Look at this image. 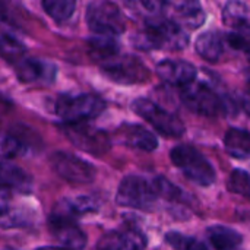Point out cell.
Returning a JSON list of instances; mask_svg holds the SVG:
<instances>
[{"mask_svg": "<svg viewBox=\"0 0 250 250\" xmlns=\"http://www.w3.org/2000/svg\"><path fill=\"white\" fill-rule=\"evenodd\" d=\"M35 250H69V249H64V248H50V246H45V248H38V249Z\"/></svg>", "mask_w": 250, "mask_h": 250, "instance_id": "cell-34", "label": "cell"}, {"mask_svg": "<svg viewBox=\"0 0 250 250\" xmlns=\"http://www.w3.org/2000/svg\"><path fill=\"white\" fill-rule=\"evenodd\" d=\"M141 3L146 10L152 13H160L166 10L168 6V0H141Z\"/></svg>", "mask_w": 250, "mask_h": 250, "instance_id": "cell-31", "label": "cell"}, {"mask_svg": "<svg viewBox=\"0 0 250 250\" xmlns=\"http://www.w3.org/2000/svg\"><path fill=\"white\" fill-rule=\"evenodd\" d=\"M103 73L116 83L133 85L144 83L149 79V70L146 64L130 54H116L100 63Z\"/></svg>", "mask_w": 250, "mask_h": 250, "instance_id": "cell-7", "label": "cell"}, {"mask_svg": "<svg viewBox=\"0 0 250 250\" xmlns=\"http://www.w3.org/2000/svg\"><path fill=\"white\" fill-rule=\"evenodd\" d=\"M155 70L166 83L180 88L193 82L198 75L196 67L186 60H163L157 64Z\"/></svg>", "mask_w": 250, "mask_h": 250, "instance_id": "cell-15", "label": "cell"}, {"mask_svg": "<svg viewBox=\"0 0 250 250\" xmlns=\"http://www.w3.org/2000/svg\"><path fill=\"white\" fill-rule=\"evenodd\" d=\"M157 199L152 183L141 176H126L116 193L117 205L142 211L151 209Z\"/></svg>", "mask_w": 250, "mask_h": 250, "instance_id": "cell-8", "label": "cell"}, {"mask_svg": "<svg viewBox=\"0 0 250 250\" xmlns=\"http://www.w3.org/2000/svg\"><path fill=\"white\" fill-rule=\"evenodd\" d=\"M180 98L190 111L205 117L227 116L234 110L233 101H227L204 82L193 81L182 86Z\"/></svg>", "mask_w": 250, "mask_h": 250, "instance_id": "cell-2", "label": "cell"}, {"mask_svg": "<svg viewBox=\"0 0 250 250\" xmlns=\"http://www.w3.org/2000/svg\"><path fill=\"white\" fill-rule=\"evenodd\" d=\"M223 22L236 32H249V7L240 0H230L223 9Z\"/></svg>", "mask_w": 250, "mask_h": 250, "instance_id": "cell-21", "label": "cell"}, {"mask_svg": "<svg viewBox=\"0 0 250 250\" xmlns=\"http://www.w3.org/2000/svg\"><path fill=\"white\" fill-rule=\"evenodd\" d=\"M88 48L91 56L100 63L120 53L119 41L111 35H94L88 41Z\"/></svg>", "mask_w": 250, "mask_h": 250, "instance_id": "cell-23", "label": "cell"}, {"mask_svg": "<svg viewBox=\"0 0 250 250\" xmlns=\"http://www.w3.org/2000/svg\"><path fill=\"white\" fill-rule=\"evenodd\" d=\"M25 45L10 35H1L0 37V54L3 59H6L10 64H15L22 57H25Z\"/></svg>", "mask_w": 250, "mask_h": 250, "instance_id": "cell-27", "label": "cell"}, {"mask_svg": "<svg viewBox=\"0 0 250 250\" xmlns=\"http://www.w3.org/2000/svg\"><path fill=\"white\" fill-rule=\"evenodd\" d=\"M31 183V177L21 167L0 161V189L28 193Z\"/></svg>", "mask_w": 250, "mask_h": 250, "instance_id": "cell-18", "label": "cell"}, {"mask_svg": "<svg viewBox=\"0 0 250 250\" xmlns=\"http://www.w3.org/2000/svg\"><path fill=\"white\" fill-rule=\"evenodd\" d=\"M227 189L231 192V193H236V195H240L243 198H249L250 193V177L249 173L246 170H240V168H236L231 171V174L229 176V180H227Z\"/></svg>", "mask_w": 250, "mask_h": 250, "instance_id": "cell-29", "label": "cell"}, {"mask_svg": "<svg viewBox=\"0 0 250 250\" xmlns=\"http://www.w3.org/2000/svg\"><path fill=\"white\" fill-rule=\"evenodd\" d=\"M207 237L215 250H240L243 246V236L226 226L208 227Z\"/></svg>", "mask_w": 250, "mask_h": 250, "instance_id": "cell-19", "label": "cell"}, {"mask_svg": "<svg viewBox=\"0 0 250 250\" xmlns=\"http://www.w3.org/2000/svg\"><path fill=\"white\" fill-rule=\"evenodd\" d=\"M132 110L163 136L180 138L186 130L183 122L174 113L163 108L160 104L148 98H136L132 103Z\"/></svg>", "mask_w": 250, "mask_h": 250, "instance_id": "cell-6", "label": "cell"}, {"mask_svg": "<svg viewBox=\"0 0 250 250\" xmlns=\"http://www.w3.org/2000/svg\"><path fill=\"white\" fill-rule=\"evenodd\" d=\"M195 50L204 60L209 63H215L224 54V38L217 31L204 32L196 38Z\"/></svg>", "mask_w": 250, "mask_h": 250, "instance_id": "cell-20", "label": "cell"}, {"mask_svg": "<svg viewBox=\"0 0 250 250\" xmlns=\"http://www.w3.org/2000/svg\"><path fill=\"white\" fill-rule=\"evenodd\" d=\"M174 22L189 29H196L205 23L207 15L199 0H168Z\"/></svg>", "mask_w": 250, "mask_h": 250, "instance_id": "cell-16", "label": "cell"}, {"mask_svg": "<svg viewBox=\"0 0 250 250\" xmlns=\"http://www.w3.org/2000/svg\"><path fill=\"white\" fill-rule=\"evenodd\" d=\"M166 242L174 250H208L207 245L196 237L185 236L177 231H170L166 234Z\"/></svg>", "mask_w": 250, "mask_h": 250, "instance_id": "cell-28", "label": "cell"}, {"mask_svg": "<svg viewBox=\"0 0 250 250\" xmlns=\"http://www.w3.org/2000/svg\"><path fill=\"white\" fill-rule=\"evenodd\" d=\"M50 164L57 176H60L63 180H67L70 183H79V185L91 183L97 176V170L91 163L70 152L57 151L51 154Z\"/></svg>", "mask_w": 250, "mask_h": 250, "instance_id": "cell-10", "label": "cell"}, {"mask_svg": "<svg viewBox=\"0 0 250 250\" xmlns=\"http://www.w3.org/2000/svg\"><path fill=\"white\" fill-rule=\"evenodd\" d=\"M146 246V237L136 229L113 230L104 234L97 250H144Z\"/></svg>", "mask_w": 250, "mask_h": 250, "instance_id": "cell-14", "label": "cell"}, {"mask_svg": "<svg viewBox=\"0 0 250 250\" xmlns=\"http://www.w3.org/2000/svg\"><path fill=\"white\" fill-rule=\"evenodd\" d=\"M248 34L249 32H230L227 35V42L233 47V48H237V50H245L248 51V47H249V40H248Z\"/></svg>", "mask_w": 250, "mask_h": 250, "instance_id": "cell-30", "label": "cell"}, {"mask_svg": "<svg viewBox=\"0 0 250 250\" xmlns=\"http://www.w3.org/2000/svg\"><path fill=\"white\" fill-rule=\"evenodd\" d=\"M114 136L125 146L139 149L144 152H152L158 148L157 136L141 125L123 123L122 126L117 127Z\"/></svg>", "mask_w": 250, "mask_h": 250, "instance_id": "cell-12", "label": "cell"}, {"mask_svg": "<svg viewBox=\"0 0 250 250\" xmlns=\"http://www.w3.org/2000/svg\"><path fill=\"white\" fill-rule=\"evenodd\" d=\"M224 146L230 157L248 160L250 155V135L248 130L230 127L224 135Z\"/></svg>", "mask_w": 250, "mask_h": 250, "instance_id": "cell-22", "label": "cell"}, {"mask_svg": "<svg viewBox=\"0 0 250 250\" xmlns=\"http://www.w3.org/2000/svg\"><path fill=\"white\" fill-rule=\"evenodd\" d=\"M151 183L157 198H163L170 202H180V204L185 202V192L180 188H177L174 183L167 180L164 176L155 177Z\"/></svg>", "mask_w": 250, "mask_h": 250, "instance_id": "cell-25", "label": "cell"}, {"mask_svg": "<svg viewBox=\"0 0 250 250\" xmlns=\"http://www.w3.org/2000/svg\"><path fill=\"white\" fill-rule=\"evenodd\" d=\"M15 73L23 83H51L56 76V66L40 59L22 57L15 64Z\"/></svg>", "mask_w": 250, "mask_h": 250, "instance_id": "cell-11", "label": "cell"}, {"mask_svg": "<svg viewBox=\"0 0 250 250\" xmlns=\"http://www.w3.org/2000/svg\"><path fill=\"white\" fill-rule=\"evenodd\" d=\"M97 209H98V201L94 199L92 196H75V198L60 201L56 205L53 214L50 215L66 218V220H73L75 217L95 212Z\"/></svg>", "mask_w": 250, "mask_h": 250, "instance_id": "cell-17", "label": "cell"}, {"mask_svg": "<svg viewBox=\"0 0 250 250\" xmlns=\"http://www.w3.org/2000/svg\"><path fill=\"white\" fill-rule=\"evenodd\" d=\"M48 224L51 234L56 237L59 243L63 245L64 249L82 250L86 246V234L75 224L73 220L50 215Z\"/></svg>", "mask_w": 250, "mask_h": 250, "instance_id": "cell-13", "label": "cell"}, {"mask_svg": "<svg viewBox=\"0 0 250 250\" xmlns=\"http://www.w3.org/2000/svg\"><path fill=\"white\" fill-rule=\"evenodd\" d=\"M9 108H10V104H9V103L1 97V95H0V117H1V116L9 110Z\"/></svg>", "mask_w": 250, "mask_h": 250, "instance_id": "cell-33", "label": "cell"}, {"mask_svg": "<svg viewBox=\"0 0 250 250\" xmlns=\"http://www.w3.org/2000/svg\"><path fill=\"white\" fill-rule=\"evenodd\" d=\"M29 151V145L16 135H0V155L4 158H18Z\"/></svg>", "mask_w": 250, "mask_h": 250, "instance_id": "cell-26", "label": "cell"}, {"mask_svg": "<svg viewBox=\"0 0 250 250\" xmlns=\"http://www.w3.org/2000/svg\"><path fill=\"white\" fill-rule=\"evenodd\" d=\"M9 202H10V195L9 190L0 189V217H4L9 211Z\"/></svg>", "mask_w": 250, "mask_h": 250, "instance_id": "cell-32", "label": "cell"}, {"mask_svg": "<svg viewBox=\"0 0 250 250\" xmlns=\"http://www.w3.org/2000/svg\"><path fill=\"white\" fill-rule=\"evenodd\" d=\"M171 163L195 185L207 188L215 183L217 171L208 158L195 146L180 144L170 152Z\"/></svg>", "mask_w": 250, "mask_h": 250, "instance_id": "cell-3", "label": "cell"}, {"mask_svg": "<svg viewBox=\"0 0 250 250\" xmlns=\"http://www.w3.org/2000/svg\"><path fill=\"white\" fill-rule=\"evenodd\" d=\"M45 13L56 22H64L72 18L76 9V0H41Z\"/></svg>", "mask_w": 250, "mask_h": 250, "instance_id": "cell-24", "label": "cell"}, {"mask_svg": "<svg viewBox=\"0 0 250 250\" xmlns=\"http://www.w3.org/2000/svg\"><path fill=\"white\" fill-rule=\"evenodd\" d=\"M64 135L81 151L101 157L111 148V139L107 132L88 126L85 123H70L64 126Z\"/></svg>", "mask_w": 250, "mask_h": 250, "instance_id": "cell-9", "label": "cell"}, {"mask_svg": "<svg viewBox=\"0 0 250 250\" xmlns=\"http://www.w3.org/2000/svg\"><path fill=\"white\" fill-rule=\"evenodd\" d=\"M85 19L95 35L119 37L126 31V19L122 10L110 0H92L86 7Z\"/></svg>", "mask_w": 250, "mask_h": 250, "instance_id": "cell-5", "label": "cell"}, {"mask_svg": "<svg viewBox=\"0 0 250 250\" xmlns=\"http://www.w3.org/2000/svg\"><path fill=\"white\" fill-rule=\"evenodd\" d=\"M130 41L139 50L179 51L189 44V35L173 19L157 16L146 19L144 26L132 35Z\"/></svg>", "mask_w": 250, "mask_h": 250, "instance_id": "cell-1", "label": "cell"}, {"mask_svg": "<svg viewBox=\"0 0 250 250\" xmlns=\"http://www.w3.org/2000/svg\"><path fill=\"white\" fill-rule=\"evenodd\" d=\"M105 110V101L95 94L60 95L54 103V113L66 123H85Z\"/></svg>", "mask_w": 250, "mask_h": 250, "instance_id": "cell-4", "label": "cell"}]
</instances>
